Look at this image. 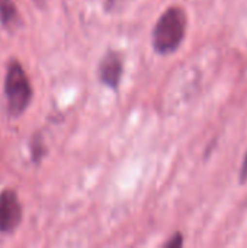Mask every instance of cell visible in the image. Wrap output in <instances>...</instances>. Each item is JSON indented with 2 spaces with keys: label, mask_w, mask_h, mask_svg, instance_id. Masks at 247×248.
Wrapping results in <instances>:
<instances>
[{
  "label": "cell",
  "mask_w": 247,
  "mask_h": 248,
  "mask_svg": "<svg viewBox=\"0 0 247 248\" xmlns=\"http://www.w3.org/2000/svg\"><path fill=\"white\" fill-rule=\"evenodd\" d=\"M186 33V15L175 6L167 9L156 23L153 31V45L160 54H170L179 48Z\"/></svg>",
  "instance_id": "cell-1"
},
{
  "label": "cell",
  "mask_w": 247,
  "mask_h": 248,
  "mask_svg": "<svg viewBox=\"0 0 247 248\" xmlns=\"http://www.w3.org/2000/svg\"><path fill=\"white\" fill-rule=\"evenodd\" d=\"M4 93L7 97V106L12 115H19L25 110L28 106L32 90L29 80L20 67L19 62L13 61L9 65L7 74H6V86H4Z\"/></svg>",
  "instance_id": "cell-2"
},
{
  "label": "cell",
  "mask_w": 247,
  "mask_h": 248,
  "mask_svg": "<svg viewBox=\"0 0 247 248\" xmlns=\"http://www.w3.org/2000/svg\"><path fill=\"white\" fill-rule=\"evenodd\" d=\"M22 218V209L19 201L12 190H6L0 195V231H13Z\"/></svg>",
  "instance_id": "cell-3"
},
{
  "label": "cell",
  "mask_w": 247,
  "mask_h": 248,
  "mask_svg": "<svg viewBox=\"0 0 247 248\" xmlns=\"http://www.w3.org/2000/svg\"><path fill=\"white\" fill-rule=\"evenodd\" d=\"M100 78L102 81L115 89L119 83V78H121V73H122V62H121V58L115 54V52H111L108 54L102 64H100Z\"/></svg>",
  "instance_id": "cell-4"
},
{
  "label": "cell",
  "mask_w": 247,
  "mask_h": 248,
  "mask_svg": "<svg viewBox=\"0 0 247 248\" xmlns=\"http://www.w3.org/2000/svg\"><path fill=\"white\" fill-rule=\"evenodd\" d=\"M17 19V10L12 0H0V22L10 26Z\"/></svg>",
  "instance_id": "cell-5"
},
{
  "label": "cell",
  "mask_w": 247,
  "mask_h": 248,
  "mask_svg": "<svg viewBox=\"0 0 247 248\" xmlns=\"http://www.w3.org/2000/svg\"><path fill=\"white\" fill-rule=\"evenodd\" d=\"M239 182L240 183H246L247 182V153L243 158L242 167H240V173H239Z\"/></svg>",
  "instance_id": "cell-6"
},
{
  "label": "cell",
  "mask_w": 247,
  "mask_h": 248,
  "mask_svg": "<svg viewBox=\"0 0 247 248\" xmlns=\"http://www.w3.org/2000/svg\"><path fill=\"white\" fill-rule=\"evenodd\" d=\"M182 243H183V241H182V237L178 234V235H175V237H173V240H172V241H169V243L166 244V247H181V246H182Z\"/></svg>",
  "instance_id": "cell-7"
}]
</instances>
